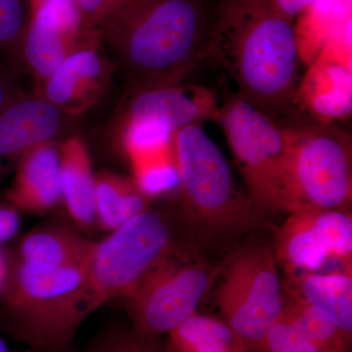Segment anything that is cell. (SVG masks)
I'll return each mask as SVG.
<instances>
[{"instance_id": "obj_17", "label": "cell", "mask_w": 352, "mask_h": 352, "mask_svg": "<svg viewBox=\"0 0 352 352\" xmlns=\"http://www.w3.org/2000/svg\"><path fill=\"white\" fill-rule=\"evenodd\" d=\"M62 204L80 229L97 226L95 175L85 142L69 135L59 143Z\"/></svg>"}, {"instance_id": "obj_25", "label": "cell", "mask_w": 352, "mask_h": 352, "mask_svg": "<svg viewBox=\"0 0 352 352\" xmlns=\"http://www.w3.org/2000/svg\"><path fill=\"white\" fill-rule=\"evenodd\" d=\"M83 352H171L166 340L138 333L131 324L113 322L92 338Z\"/></svg>"}, {"instance_id": "obj_23", "label": "cell", "mask_w": 352, "mask_h": 352, "mask_svg": "<svg viewBox=\"0 0 352 352\" xmlns=\"http://www.w3.org/2000/svg\"><path fill=\"white\" fill-rule=\"evenodd\" d=\"M283 310L318 352H351V340L323 312L317 309L292 289L285 298Z\"/></svg>"}, {"instance_id": "obj_2", "label": "cell", "mask_w": 352, "mask_h": 352, "mask_svg": "<svg viewBox=\"0 0 352 352\" xmlns=\"http://www.w3.org/2000/svg\"><path fill=\"white\" fill-rule=\"evenodd\" d=\"M208 57L272 119L296 106L302 60L295 24L263 0H219Z\"/></svg>"}, {"instance_id": "obj_29", "label": "cell", "mask_w": 352, "mask_h": 352, "mask_svg": "<svg viewBox=\"0 0 352 352\" xmlns=\"http://www.w3.org/2000/svg\"><path fill=\"white\" fill-rule=\"evenodd\" d=\"M30 9L47 7L59 14L62 22L71 34H82L85 29L80 22L76 0H28Z\"/></svg>"}, {"instance_id": "obj_10", "label": "cell", "mask_w": 352, "mask_h": 352, "mask_svg": "<svg viewBox=\"0 0 352 352\" xmlns=\"http://www.w3.org/2000/svg\"><path fill=\"white\" fill-rule=\"evenodd\" d=\"M288 214L275 236L273 252L289 275L314 272L330 261L351 268V212L303 208Z\"/></svg>"}, {"instance_id": "obj_22", "label": "cell", "mask_w": 352, "mask_h": 352, "mask_svg": "<svg viewBox=\"0 0 352 352\" xmlns=\"http://www.w3.org/2000/svg\"><path fill=\"white\" fill-rule=\"evenodd\" d=\"M166 336L171 352H247L226 321L197 312Z\"/></svg>"}, {"instance_id": "obj_30", "label": "cell", "mask_w": 352, "mask_h": 352, "mask_svg": "<svg viewBox=\"0 0 352 352\" xmlns=\"http://www.w3.org/2000/svg\"><path fill=\"white\" fill-rule=\"evenodd\" d=\"M21 226L20 212L8 201H0V245L17 235Z\"/></svg>"}, {"instance_id": "obj_7", "label": "cell", "mask_w": 352, "mask_h": 352, "mask_svg": "<svg viewBox=\"0 0 352 352\" xmlns=\"http://www.w3.org/2000/svg\"><path fill=\"white\" fill-rule=\"evenodd\" d=\"M292 207L347 210L352 199L351 138L325 122L291 126Z\"/></svg>"}, {"instance_id": "obj_5", "label": "cell", "mask_w": 352, "mask_h": 352, "mask_svg": "<svg viewBox=\"0 0 352 352\" xmlns=\"http://www.w3.org/2000/svg\"><path fill=\"white\" fill-rule=\"evenodd\" d=\"M182 214L208 235H233L250 226L254 210L237 188L226 157L201 124L173 133Z\"/></svg>"}, {"instance_id": "obj_16", "label": "cell", "mask_w": 352, "mask_h": 352, "mask_svg": "<svg viewBox=\"0 0 352 352\" xmlns=\"http://www.w3.org/2000/svg\"><path fill=\"white\" fill-rule=\"evenodd\" d=\"M6 201L19 212L38 214L62 204L59 143H43L18 160Z\"/></svg>"}, {"instance_id": "obj_34", "label": "cell", "mask_w": 352, "mask_h": 352, "mask_svg": "<svg viewBox=\"0 0 352 352\" xmlns=\"http://www.w3.org/2000/svg\"><path fill=\"white\" fill-rule=\"evenodd\" d=\"M0 352H17V351H11V349H9L8 346H7V344H6V342H4V340H2L1 338H0ZM18 352H19V351H18ZM25 352H34V351H25Z\"/></svg>"}, {"instance_id": "obj_11", "label": "cell", "mask_w": 352, "mask_h": 352, "mask_svg": "<svg viewBox=\"0 0 352 352\" xmlns=\"http://www.w3.org/2000/svg\"><path fill=\"white\" fill-rule=\"evenodd\" d=\"M117 72L102 44L100 32L74 51L34 94L41 95L73 117L94 107Z\"/></svg>"}, {"instance_id": "obj_8", "label": "cell", "mask_w": 352, "mask_h": 352, "mask_svg": "<svg viewBox=\"0 0 352 352\" xmlns=\"http://www.w3.org/2000/svg\"><path fill=\"white\" fill-rule=\"evenodd\" d=\"M277 264L270 245H248L235 252L220 284L221 319L242 340L247 352L256 351L281 314L283 289Z\"/></svg>"}, {"instance_id": "obj_15", "label": "cell", "mask_w": 352, "mask_h": 352, "mask_svg": "<svg viewBox=\"0 0 352 352\" xmlns=\"http://www.w3.org/2000/svg\"><path fill=\"white\" fill-rule=\"evenodd\" d=\"M98 32L85 30L80 34H71L56 11L47 7L30 9L23 44V67L34 78L36 92L69 55Z\"/></svg>"}, {"instance_id": "obj_12", "label": "cell", "mask_w": 352, "mask_h": 352, "mask_svg": "<svg viewBox=\"0 0 352 352\" xmlns=\"http://www.w3.org/2000/svg\"><path fill=\"white\" fill-rule=\"evenodd\" d=\"M296 105L316 122L332 124L352 111L351 47L328 44L309 64L296 89Z\"/></svg>"}, {"instance_id": "obj_14", "label": "cell", "mask_w": 352, "mask_h": 352, "mask_svg": "<svg viewBox=\"0 0 352 352\" xmlns=\"http://www.w3.org/2000/svg\"><path fill=\"white\" fill-rule=\"evenodd\" d=\"M74 118L41 95H20L0 108V161H18L36 146L56 142Z\"/></svg>"}, {"instance_id": "obj_32", "label": "cell", "mask_w": 352, "mask_h": 352, "mask_svg": "<svg viewBox=\"0 0 352 352\" xmlns=\"http://www.w3.org/2000/svg\"><path fill=\"white\" fill-rule=\"evenodd\" d=\"M268 6L287 20L295 21L305 13L317 0H263Z\"/></svg>"}, {"instance_id": "obj_20", "label": "cell", "mask_w": 352, "mask_h": 352, "mask_svg": "<svg viewBox=\"0 0 352 352\" xmlns=\"http://www.w3.org/2000/svg\"><path fill=\"white\" fill-rule=\"evenodd\" d=\"M95 200L97 226L110 232L151 207L153 201L133 180L110 171L95 175Z\"/></svg>"}, {"instance_id": "obj_3", "label": "cell", "mask_w": 352, "mask_h": 352, "mask_svg": "<svg viewBox=\"0 0 352 352\" xmlns=\"http://www.w3.org/2000/svg\"><path fill=\"white\" fill-rule=\"evenodd\" d=\"M91 314L87 266L51 270L8 258L0 329L32 351L66 352Z\"/></svg>"}, {"instance_id": "obj_26", "label": "cell", "mask_w": 352, "mask_h": 352, "mask_svg": "<svg viewBox=\"0 0 352 352\" xmlns=\"http://www.w3.org/2000/svg\"><path fill=\"white\" fill-rule=\"evenodd\" d=\"M133 180L139 190L154 200L179 188V175L175 151L131 164Z\"/></svg>"}, {"instance_id": "obj_4", "label": "cell", "mask_w": 352, "mask_h": 352, "mask_svg": "<svg viewBox=\"0 0 352 352\" xmlns=\"http://www.w3.org/2000/svg\"><path fill=\"white\" fill-rule=\"evenodd\" d=\"M222 127L256 212L289 214L292 207L291 126L254 107L240 94L220 106Z\"/></svg>"}, {"instance_id": "obj_13", "label": "cell", "mask_w": 352, "mask_h": 352, "mask_svg": "<svg viewBox=\"0 0 352 352\" xmlns=\"http://www.w3.org/2000/svg\"><path fill=\"white\" fill-rule=\"evenodd\" d=\"M120 124L147 120L175 132L184 127L217 120L220 105L217 94L201 85L152 88L129 94Z\"/></svg>"}, {"instance_id": "obj_24", "label": "cell", "mask_w": 352, "mask_h": 352, "mask_svg": "<svg viewBox=\"0 0 352 352\" xmlns=\"http://www.w3.org/2000/svg\"><path fill=\"white\" fill-rule=\"evenodd\" d=\"M30 23L28 0H0V57L19 76L23 67V44Z\"/></svg>"}, {"instance_id": "obj_28", "label": "cell", "mask_w": 352, "mask_h": 352, "mask_svg": "<svg viewBox=\"0 0 352 352\" xmlns=\"http://www.w3.org/2000/svg\"><path fill=\"white\" fill-rule=\"evenodd\" d=\"M126 1L127 0H76L83 29L99 31L101 25Z\"/></svg>"}, {"instance_id": "obj_21", "label": "cell", "mask_w": 352, "mask_h": 352, "mask_svg": "<svg viewBox=\"0 0 352 352\" xmlns=\"http://www.w3.org/2000/svg\"><path fill=\"white\" fill-rule=\"evenodd\" d=\"M296 20L300 60L311 64L331 38L352 25V0H317Z\"/></svg>"}, {"instance_id": "obj_1", "label": "cell", "mask_w": 352, "mask_h": 352, "mask_svg": "<svg viewBox=\"0 0 352 352\" xmlns=\"http://www.w3.org/2000/svg\"><path fill=\"white\" fill-rule=\"evenodd\" d=\"M217 7L210 0L122 4L99 32L127 94L180 85L207 59Z\"/></svg>"}, {"instance_id": "obj_35", "label": "cell", "mask_w": 352, "mask_h": 352, "mask_svg": "<svg viewBox=\"0 0 352 352\" xmlns=\"http://www.w3.org/2000/svg\"><path fill=\"white\" fill-rule=\"evenodd\" d=\"M3 164H2V161H0V179H1L2 175H3Z\"/></svg>"}, {"instance_id": "obj_18", "label": "cell", "mask_w": 352, "mask_h": 352, "mask_svg": "<svg viewBox=\"0 0 352 352\" xmlns=\"http://www.w3.org/2000/svg\"><path fill=\"white\" fill-rule=\"evenodd\" d=\"M95 242L75 229L61 224L36 227L20 241L16 258L38 267L60 268L87 266Z\"/></svg>"}, {"instance_id": "obj_6", "label": "cell", "mask_w": 352, "mask_h": 352, "mask_svg": "<svg viewBox=\"0 0 352 352\" xmlns=\"http://www.w3.org/2000/svg\"><path fill=\"white\" fill-rule=\"evenodd\" d=\"M179 252L170 215L151 207L95 242L87 265L94 312L111 300H124L152 271Z\"/></svg>"}, {"instance_id": "obj_31", "label": "cell", "mask_w": 352, "mask_h": 352, "mask_svg": "<svg viewBox=\"0 0 352 352\" xmlns=\"http://www.w3.org/2000/svg\"><path fill=\"white\" fill-rule=\"evenodd\" d=\"M24 94V90L18 82L17 76L6 63L0 61V108Z\"/></svg>"}, {"instance_id": "obj_19", "label": "cell", "mask_w": 352, "mask_h": 352, "mask_svg": "<svg viewBox=\"0 0 352 352\" xmlns=\"http://www.w3.org/2000/svg\"><path fill=\"white\" fill-rule=\"evenodd\" d=\"M296 293L323 312L344 333L352 338L351 270L318 274L305 272L293 277Z\"/></svg>"}, {"instance_id": "obj_27", "label": "cell", "mask_w": 352, "mask_h": 352, "mask_svg": "<svg viewBox=\"0 0 352 352\" xmlns=\"http://www.w3.org/2000/svg\"><path fill=\"white\" fill-rule=\"evenodd\" d=\"M254 352H318L294 319L282 308L277 321L266 332Z\"/></svg>"}, {"instance_id": "obj_33", "label": "cell", "mask_w": 352, "mask_h": 352, "mask_svg": "<svg viewBox=\"0 0 352 352\" xmlns=\"http://www.w3.org/2000/svg\"><path fill=\"white\" fill-rule=\"evenodd\" d=\"M7 270H8V258L0 249V291L6 282Z\"/></svg>"}, {"instance_id": "obj_9", "label": "cell", "mask_w": 352, "mask_h": 352, "mask_svg": "<svg viewBox=\"0 0 352 352\" xmlns=\"http://www.w3.org/2000/svg\"><path fill=\"white\" fill-rule=\"evenodd\" d=\"M214 271L182 252L152 271L124 298L129 324L142 335H168L197 312Z\"/></svg>"}]
</instances>
